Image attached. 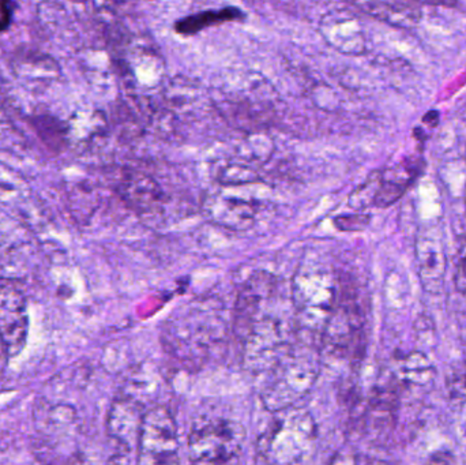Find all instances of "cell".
Segmentation results:
<instances>
[{
	"instance_id": "obj_1",
	"label": "cell",
	"mask_w": 466,
	"mask_h": 465,
	"mask_svg": "<svg viewBox=\"0 0 466 465\" xmlns=\"http://www.w3.org/2000/svg\"><path fill=\"white\" fill-rule=\"evenodd\" d=\"M233 335L241 365L252 374H266L296 343L292 299L266 273L252 276L240 289L233 310Z\"/></svg>"
},
{
	"instance_id": "obj_2",
	"label": "cell",
	"mask_w": 466,
	"mask_h": 465,
	"mask_svg": "<svg viewBox=\"0 0 466 465\" xmlns=\"http://www.w3.org/2000/svg\"><path fill=\"white\" fill-rule=\"evenodd\" d=\"M339 294V278L325 261L301 262L290 287L296 340L322 349V338Z\"/></svg>"
},
{
	"instance_id": "obj_3",
	"label": "cell",
	"mask_w": 466,
	"mask_h": 465,
	"mask_svg": "<svg viewBox=\"0 0 466 465\" xmlns=\"http://www.w3.org/2000/svg\"><path fill=\"white\" fill-rule=\"evenodd\" d=\"M320 352V347L296 340L289 351L266 373L260 401L268 411L276 414L292 409L311 392L319 377Z\"/></svg>"
},
{
	"instance_id": "obj_4",
	"label": "cell",
	"mask_w": 466,
	"mask_h": 465,
	"mask_svg": "<svg viewBox=\"0 0 466 465\" xmlns=\"http://www.w3.org/2000/svg\"><path fill=\"white\" fill-rule=\"evenodd\" d=\"M318 441L314 418L306 409L292 407L276 412L258 442V452L265 465H307Z\"/></svg>"
},
{
	"instance_id": "obj_5",
	"label": "cell",
	"mask_w": 466,
	"mask_h": 465,
	"mask_svg": "<svg viewBox=\"0 0 466 465\" xmlns=\"http://www.w3.org/2000/svg\"><path fill=\"white\" fill-rule=\"evenodd\" d=\"M246 429L229 418H205L194 423L187 437L188 459L193 465H231L240 455Z\"/></svg>"
},
{
	"instance_id": "obj_6",
	"label": "cell",
	"mask_w": 466,
	"mask_h": 465,
	"mask_svg": "<svg viewBox=\"0 0 466 465\" xmlns=\"http://www.w3.org/2000/svg\"><path fill=\"white\" fill-rule=\"evenodd\" d=\"M136 448L137 465H180L177 422L168 407L145 412Z\"/></svg>"
},
{
	"instance_id": "obj_7",
	"label": "cell",
	"mask_w": 466,
	"mask_h": 465,
	"mask_svg": "<svg viewBox=\"0 0 466 465\" xmlns=\"http://www.w3.org/2000/svg\"><path fill=\"white\" fill-rule=\"evenodd\" d=\"M364 317L356 292L339 280V294L322 338V349L339 357H359L363 351Z\"/></svg>"
},
{
	"instance_id": "obj_8",
	"label": "cell",
	"mask_w": 466,
	"mask_h": 465,
	"mask_svg": "<svg viewBox=\"0 0 466 465\" xmlns=\"http://www.w3.org/2000/svg\"><path fill=\"white\" fill-rule=\"evenodd\" d=\"M164 347L167 351L186 365L199 366L212 355L213 349L224 341V327L221 324L198 322L194 325L190 316L177 319L167 328Z\"/></svg>"
},
{
	"instance_id": "obj_9",
	"label": "cell",
	"mask_w": 466,
	"mask_h": 465,
	"mask_svg": "<svg viewBox=\"0 0 466 465\" xmlns=\"http://www.w3.org/2000/svg\"><path fill=\"white\" fill-rule=\"evenodd\" d=\"M27 329L26 299L14 287L0 284V371L24 349Z\"/></svg>"
},
{
	"instance_id": "obj_10",
	"label": "cell",
	"mask_w": 466,
	"mask_h": 465,
	"mask_svg": "<svg viewBox=\"0 0 466 465\" xmlns=\"http://www.w3.org/2000/svg\"><path fill=\"white\" fill-rule=\"evenodd\" d=\"M415 257L421 286L430 294H440L445 284L448 257L442 238L434 228L424 229L418 235Z\"/></svg>"
},
{
	"instance_id": "obj_11",
	"label": "cell",
	"mask_w": 466,
	"mask_h": 465,
	"mask_svg": "<svg viewBox=\"0 0 466 465\" xmlns=\"http://www.w3.org/2000/svg\"><path fill=\"white\" fill-rule=\"evenodd\" d=\"M145 412L147 409H142L141 404L134 399H116L109 411V436L126 447H137Z\"/></svg>"
},
{
	"instance_id": "obj_12",
	"label": "cell",
	"mask_w": 466,
	"mask_h": 465,
	"mask_svg": "<svg viewBox=\"0 0 466 465\" xmlns=\"http://www.w3.org/2000/svg\"><path fill=\"white\" fill-rule=\"evenodd\" d=\"M356 5L374 18L402 29H412L421 21V10L416 3L371 2Z\"/></svg>"
},
{
	"instance_id": "obj_13",
	"label": "cell",
	"mask_w": 466,
	"mask_h": 465,
	"mask_svg": "<svg viewBox=\"0 0 466 465\" xmlns=\"http://www.w3.org/2000/svg\"><path fill=\"white\" fill-rule=\"evenodd\" d=\"M323 21V35L331 45L345 54L359 55L366 51V38L356 19H334Z\"/></svg>"
},
{
	"instance_id": "obj_14",
	"label": "cell",
	"mask_w": 466,
	"mask_h": 465,
	"mask_svg": "<svg viewBox=\"0 0 466 465\" xmlns=\"http://www.w3.org/2000/svg\"><path fill=\"white\" fill-rule=\"evenodd\" d=\"M416 174L415 164H399L393 168L380 171V185L375 207H388L399 201L415 179Z\"/></svg>"
},
{
	"instance_id": "obj_15",
	"label": "cell",
	"mask_w": 466,
	"mask_h": 465,
	"mask_svg": "<svg viewBox=\"0 0 466 465\" xmlns=\"http://www.w3.org/2000/svg\"><path fill=\"white\" fill-rule=\"evenodd\" d=\"M399 382L393 379L388 384L378 385L372 389L369 401V414L374 420L375 425H390L396 418L400 404Z\"/></svg>"
},
{
	"instance_id": "obj_16",
	"label": "cell",
	"mask_w": 466,
	"mask_h": 465,
	"mask_svg": "<svg viewBox=\"0 0 466 465\" xmlns=\"http://www.w3.org/2000/svg\"><path fill=\"white\" fill-rule=\"evenodd\" d=\"M397 373L402 382L424 387L432 381L435 370L426 355L410 352L397 360Z\"/></svg>"
},
{
	"instance_id": "obj_17",
	"label": "cell",
	"mask_w": 466,
	"mask_h": 465,
	"mask_svg": "<svg viewBox=\"0 0 466 465\" xmlns=\"http://www.w3.org/2000/svg\"><path fill=\"white\" fill-rule=\"evenodd\" d=\"M243 14L238 8H223V10H210L207 13L194 14L187 18L177 21V30L180 35H196L199 30L207 29L223 22L241 18Z\"/></svg>"
},
{
	"instance_id": "obj_18",
	"label": "cell",
	"mask_w": 466,
	"mask_h": 465,
	"mask_svg": "<svg viewBox=\"0 0 466 465\" xmlns=\"http://www.w3.org/2000/svg\"><path fill=\"white\" fill-rule=\"evenodd\" d=\"M380 185V171L370 175L369 179L360 187L356 188L355 193H352V196H350V207H355V209H361V207H369V205H375Z\"/></svg>"
},
{
	"instance_id": "obj_19",
	"label": "cell",
	"mask_w": 466,
	"mask_h": 465,
	"mask_svg": "<svg viewBox=\"0 0 466 465\" xmlns=\"http://www.w3.org/2000/svg\"><path fill=\"white\" fill-rule=\"evenodd\" d=\"M449 396L457 403H464L466 400V362L457 363L453 366L448 379H446Z\"/></svg>"
},
{
	"instance_id": "obj_20",
	"label": "cell",
	"mask_w": 466,
	"mask_h": 465,
	"mask_svg": "<svg viewBox=\"0 0 466 465\" xmlns=\"http://www.w3.org/2000/svg\"><path fill=\"white\" fill-rule=\"evenodd\" d=\"M454 283H456V288L460 292H466V237L462 238L461 242H460Z\"/></svg>"
},
{
	"instance_id": "obj_21",
	"label": "cell",
	"mask_w": 466,
	"mask_h": 465,
	"mask_svg": "<svg viewBox=\"0 0 466 465\" xmlns=\"http://www.w3.org/2000/svg\"><path fill=\"white\" fill-rule=\"evenodd\" d=\"M14 3L2 2L0 3V32H5L10 26L13 21Z\"/></svg>"
},
{
	"instance_id": "obj_22",
	"label": "cell",
	"mask_w": 466,
	"mask_h": 465,
	"mask_svg": "<svg viewBox=\"0 0 466 465\" xmlns=\"http://www.w3.org/2000/svg\"><path fill=\"white\" fill-rule=\"evenodd\" d=\"M358 458L353 453L337 452L328 465H358Z\"/></svg>"
},
{
	"instance_id": "obj_23",
	"label": "cell",
	"mask_w": 466,
	"mask_h": 465,
	"mask_svg": "<svg viewBox=\"0 0 466 465\" xmlns=\"http://www.w3.org/2000/svg\"><path fill=\"white\" fill-rule=\"evenodd\" d=\"M358 465H389L386 463H383V461L380 460H374V459H366V460L363 461V463H359Z\"/></svg>"
},
{
	"instance_id": "obj_24",
	"label": "cell",
	"mask_w": 466,
	"mask_h": 465,
	"mask_svg": "<svg viewBox=\"0 0 466 465\" xmlns=\"http://www.w3.org/2000/svg\"><path fill=\"white\" fill-rule=\"evenodd\" d=\"M465 207H466V193H465Z\"/></svg>"
}]
</instances>
